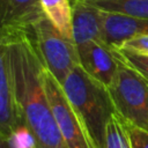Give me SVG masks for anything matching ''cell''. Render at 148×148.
<instances>
[{
    "label": "cell",
    "instance_id": "cell-1",
    "mask_svg": "<svg viewBox=\"0 0 148 148\" xmlns=\"http://www.w3.org/2000/svg\"><path fill=\"white\" fill-rule=\"evenodd\" d=\"M13 92L22 124L32 133L38 148H67L42 79L44 66L31 32L5 36Z\"/></svg>",
    "mask_w": 148,
    "mask_h": 148
},
{
    "label": "cell",
    "instance_id": "cell-2",
    "mask_svg": "<svg viewBox=\"0 0 148 148\" xmlns=\"http://www.w3.org/2000/svg\"><path fill=\"white\" fill-rule=\"evenodd\" d=\"M60 84L95 147L104 148L106 125L116 113L108 87L91 77L80 65L75 66Z\"/></svg>",
    "mask_w": 148,
    "mask_h": 148
},
{
    "label": "cell",
    "instance_id": "cell-3",
    "mask_svg": "<svg viewBox=\"0 0 148 148\" xmlns=\"http://www.w3.org/2000/svg\"><path fill=\"white\" fill-rule=\"evenodd\" d=\"M108 89L117 114L126 124L148 131V81L118 58L116 75Z\"/></svg>",
    "mask_w": 148,
    "mask_h": 148
},
{
    "label": "cell",
    "instance_id": "cell-4",
    "mask_svg": "<svg viewBox=\"0 0 148 148\" xmlns=\"http://www.w3.org/2000/svg\"><path fill=\"white\" fill-rule=\"evenodd\" d=\"M31 35L44 66L62 83L69 72L80 65L75 43L66 38L45 16L34 25Z\"/></svg>",
    "mask_w": 148,
    "mask_h": 148
},
{
    "label": "cell",
    "instance_id": "cell-5",
    "mask_svg": "<svg viewBox=\"0 0 148 148\" xmlns=\"http://www.w3.org/2000/svg\"><path fill=\"white\" fill-rule=\"evenodd\" d=\"M42 79L54 118L67 148H96L81 118L67 99L60 82L45 66L42 68Z\"/></svg>",
    "mask_w": 148,
    "mask_h": 148
},
{
    "label": "cell",
    "instance_id": "cell-6",
    "mask_svg": "<svg viewBox=\"0 0 148 148\" xmlns=\"http://www.w3.org/2000/svg\"><path fill=\"white\" fill-rule=\"evenodd\" d=\"M80 66L95 80L109 87L118 68L114 49L103 40H92L77 46Z\"/></svg>",
    "mask_w": 148,
    "mask_h": 148
},
{
    "label": "cell",
    "instance_id": "cell-7",
    "mask_svg": "<svg viewBox=\"0 0 148 148\" xmlns=\"http://www.w3.org/2000/svg\"><path fill=\"white\" fill-rule=\"evenodd\" d=\"M43 16L39 0H0V35L32 32L34 25Z\"/></svg>",
    "mask_w": 148,
    "mask_h": 148
},
{
    "label": "cell",
    "instance_id": "cell-8",
    "mask_svg": "<svg viewBox=\"0 0 148 148\" xmlns=\"http://www.w3.org/2000/svg\"><path fill=\"white\" fill-rule=\"evenodd\" d=\"M20 125L22 120L13 92L7 44L0 35V133L8 138Z\"/></svg>",
    "mask_w": 148,
    "mask_h": 148
},
{
    "label": "cell",
    "instance_id": "cell-9",
    "mask_svg": "<svg viewBox=\"0 0 148 148\" xmlns=\"http://www.w3.org/2000/svg\"><path fill=\"white\" fill-rule=\"evenodd\" d=\"M101 39L112 49L120 47L125 42L141 35H148V18L102 12Z\"/></svg>",
    "mask_w": 148,
    "mask_h": 148
},
{
    "label": "cell",
    "instance_id": "cell-10",
    "mask_svg": "<svg viewBox=\"0 0 148 148\" xmlns=\"http://www.w3.org/2000/svg\"><path fill=\"white\" fill-rule=\"evenodd\" d=\"M71 5L72 34L76 47L92 40H99L102 34L101 10L84 0H71Z\"/></svg>",
    "mask_w": 148,
    "mask_h": 148
},
{
    "label": "cell",
    "instance_id": "cell-11",
    "mask_svg": "<svg viewBox=\"0 0 148 148\" xmlns=\"http://www.w3.org/2000/svg\"><path fill=\"white\" fill-rule=\"evenodd\" d=\"M39 2L44 16L66 38L73 40L71 0H39Z\"/></svg>",
    "mask_w": 148,
    "mask_h": 148
},
{
    "label": "cell",
    "instance_id": "cell-12",
    "mask_svg": "<svg viewBox=\"0 0 148 148\" xmlns=\"http://www.w3.org/2000/svg\"><path fill=\"white\" fill-rule=\"evenodd\" d=\"M102 12L148 18V0H84Z\"/></svg>",
    "mask_w": 148,
    "mask_h": 148
},
{
    "label": "cell",
    "instance_id": "cell-13",
    "mask_svg": "<svg viewBox=\"0 0 148 148\" xmlns=\"http://www.w3.org/2000/svg\"><path fill=\"white\" fill-rule=\"evenodd\" d=\"M104 148H132L126 123L117 112L112 114L106 125Z\"/></svg>",
    "mask_w": 148,
    "mask_h": 148
},
{
    "label": "cell",
    "instance_id": "cell-14",
    "mask_svg": "<svg viewBox=\"0 0 148 148\" xmlns=\"http://www.w3.org/2000/svg\"><path fill=\"white\" fill-rule=\"evenodd\" d=\"M114 52L120 60H123L125 64H127L133 69H135L148 81V56L140 54L123 47L114 49Z\"/></svg>",
    "mask_w": 148,
    "mask_h": 148
},
{
    "label": "cell",
    "instance_id": "cell-15",
    "mask_svg": "<svg viewBox=\"0 0 148 148\" xmlns=\"http://www.w3.org/2000/svg\"><path fill=\"white\" fill-rule=\"evenodd\" d=\"M9 148H38L37 142L25 125L17 126L7 138Z\"/></svg>",
    "mask_w": 148,
    "mask_h": 148
},
{
    "label": "cell",
    "instance_id": "cell-16",
    "mask_svg": "<svg viewBox=\"0 0 148 148\" xmlns=\"http://www.w3.org/2000/svg\"><path fill=\"white\" fill-rule=\"evenodd\" d=\"M126 126L132 148H148V131L128 124Z\"/></svg>",
    "mask_w": 148,
    "mask_h": 148
},
{
    "label": "cell",
    "instance_id": "cell-17",
    "mask_svg": "<svg viewBox=\"0 0 148 148\" xmlns=\"http://www.w3.org/2000/svg\"><path fill=\"white\" fill-rule=\"evenodd\" d=\"M120 47L140 53V54L148 56V35H141V36L131 38L127 42H125Z\"/></svg>",
    "mask_w": 148,
    "mask_h": 148
},
{
    "label": "cell",
    "instance_id": "cell-18",
    "mask_svg": "<svg viewBox=\"0 0 148 148\" xmlns=\"http://www.w3.org/2000/svg\"><path fill=\"white\" fill-rule=\"evenodd\" d=\"M0 148H9L8 142H7V138H5L1 133H0Z\"/></svg>",
    "mask_w": 148,
    "mask_h": 148
}]
</instances>
